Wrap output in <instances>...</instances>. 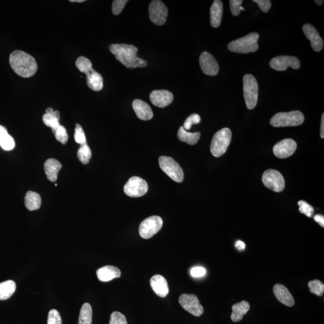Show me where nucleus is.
I'll return each mask as SVG.
<instances>
[{"label": "nucleus", "mask_w": 324, "mask_h": 324, "mask_svg": "<svg viewBox=\"0 0 324 324\" xmlns=\"http://www.w3.org/2000/svg\"><path fill=\"white\" fill-rule=\"evenodd\" d=\"M109 49L115 58L127 68L145 67L147 65V62L137 56L138 49L135 46L111 44L109 46Z\"/></svg>", "instance_id": "obj_1"}, {"label": "nucleus", "mask_w": 324, "mask_h": 324, "mask_svg": "<svg viewBox=\"0 0 324 324\" xmlns=\"http://www.w3.org/2000/svg\"><path fill=\"white\" fill-rule=\"evenodd\" d=\"M9 63L18 75L26 78L34 76L37 70L35 59L27 53L19 50L12 53Z\"/></svg>", "instance_id": "obj_2"}, {"label": "nucleus", "mask_w": 324, "mask_h": 324, "mask_svg": "<svg viewBox=\"0 0 324 324\" xmlns=\"http://www.w3.org/2000/svg\"><path fill=\"white\" fill-rule=\"evenodd\" d=\"M76 66L81 72L86 74L87 83L89 88L95 92H99L104 87V80L101 74L92 67V63L89 59L83 57L77 58Z\"/></svg>", "instance_id": "obj_3"}, {"label": "nucleus", "mask_w": 324, "mask_h": 324, "mask_svg": "<svg viewBox=\"0 0 324 324\" xmlns=\"http://www.w3.org/2000/svg\"><path fill=\"white\" fill-rule=\"evenodd\" d=\"M259 37V34L251 33L240 39L230 42L228 49L231 52L239 53V54L255 52L259 48L258 43Z\"/></svg>", "instance_id": "obj_4"}, {"label": "nucleus", "mask_w": 324, "mask_h": 324, "mask_svg": "<svg viewBox=\"0 0 324 324\" xmlns=\"http://www.w3.org/2000/svg\"><path fill=\"white\" fill-rule=\"evenodd\" d=\"M232 132L228 128H223L214 134L212 139L210 151L214 157H219L225 153L231 141Z\"/></svg>", "instance_id": "obj_5"}, {"label": "nucleus", "mask_w": 324, "mask_h": 324, "mask_svg": "<svg viewBox=\"0 0 324 324\" xmlns=\"http://www.w3.org/2000/svg\"><path fill=\"white\" fill-rule=\"evenodd\" d=\"M304 121L303 113L299 111H294L276 114L271 119L270 124L275 127L297 126L303 124Z\"/></svg>", "instance_id": "obj_6"}, {"label": "nucleus", "mask_w": 324, "mask_h": 324, "mask_svg": "<svg viewBox=\"0 0 324 324\" xmlns=\"http://www.w3.org/2000/svg\"><path fill=\"white\" fill-rule=\"evenodd\" d=\"M243 91L246 107L249 110H253L258 103V84L256 78L251 74L243 77Z\"/></svg>", "instance_id": "obj_7"}, {"label": "nucleus", "mask_w": 324, "mask_h": 324, "mask_svg": "<svg viewBox=\"0 0 324 324\" xmlns=\"http://www.w3.org/2000/svg\"><path fill=\"white\" fill-rule=\"evenodd\" d=\"M158 164L162 171L170 178L177 183H182L184 180V173L180 165L173 158L161 156Z\"/></svg>", "instance_id": "obj_8"}, {"label": "nucleus", "mask_w": 324, "mask_h": 324, "mask_svg": "<svg viewBox=\"0 0 324 324\" xmlns=\"http://www.w3.org/2000/svg\"><path fill=\"white\" fill-rule=\"evenodd\" d=\"M163 220L160 217L152 216L143 220L139 226L140 236L144 239H149L154 236L161 229Z\"/></svg>", "instance_id": "obj_9"}, {"label": "nucleus", "mask_w": 324, "mask_h": 324, "mask_svg": "<svg viewBox=\"0 0 324 324\" xmlns=\"http://www.w3.org/2000/svg\"><path fill=\"white\" fill-rule=\"evenodd\" d=\"M262 180L264 186L274 192H282L285 189V179L281 173L276 170H269L265 171Z\"/></svg>", "instance_id": "obj_10"}, {"label": "nucleus", "mask_w": 324, "mask_h": 324, "mask_svg": "<svg viewBox=\"0 0 324 324\" xmlns=\"http://www.w3.org/2000/svg\"><path fill=\"white\" fill-rule=\"evenodd\" d=\"M148 189L146 181L138 177L130 178L124 187L125 194L132 198H138L144 196Z\"/></svg>", "instance_id": "obj_11"}, {"label": "nucleus", "mask_w": 324, "mask_h": 324, "mask_svg": "<svg viewBox=\"0 0 324 324\" xmlns=\"http://www.w3.org/2000/svg\"><path fill=\"white\" fill-rule=\"evenodd\" d=\"M149 18L157 26H163L166 23L168 11L166 5L159 0L150 3L148 8Z\"/></svg>", "instance_id": "obj_12"}, {"label": "nucleus", "mask_w": 324, "mask_h": 324, "mask_svg": "<svg viewBox=\"0 0 324 324\" xmlns=\"http://www.w3.org/2000/svg\"><path fill=\"white\" fill-rule=\"evenodd\" d=\"M179 303L184 309L195 316H201L204 308L195 295L183 294L179 297Z\"/></svg>", "instance_id": "obj_13"}, {"label": "nucleus", "mask_w": 324, "mask_h": 324, "mask_svg": "<svg viewBox=\"0 0 324 324\" xmlns=\"http://www.w3.org/2000/svg\"><path fill=\"white\" fill-rule=\"evenodd\" d=\"M300 61L297 57L291 56H279L272 59L270 62V67L277 71H285L289 67L294 69L300 67Z\"/></svg>", "instance_id": "obj_14"}, {"label": "nucleus", "mask_w": 324, "mask_h": 324, "mask_svg": "<svg viewBox=\"0 0 324 324\" xmlns=\"http://www.w3.org/2000/svg\"><path fill=\"white\" fill-rule=\"evenodd\" d=\"M199 64L202 71L207 75L216 76L219 73V64L209 52L202 53L199 57Z\"/></svg>", "instance_id": "obj_15"}, {"label": "nucleus", "mask_w": 324, "mask_h": 324, "mask_svg": "<svg viewBox=\"0 0 324 324\" xmlns=\"http://www.w3.org/2000/svg\"><path fill=\"white\" fill-rule=\"evenodd\" d=\"M297 143L292 139H285L274 146L273 152L277 157L285 158L290 157L297 149Z\"/></svg>", "instance_id": "obj_16"}, {"label": "nucleus", "mask_w": 324, "mask_h": 324, "mask_svg": "<svg viewBox=\"0 0 324 324\" xmlns=\"http://www.w3.org/2000/svg\"><path fill=\"white\" fill-rule=\"evenodd\" d=\"M149 99L155 107L163 108L167 107L173 102L174 95L168 90H154L149 95Z\"/></svg>", "instance_id": "obj_17"}, {"label": "nucleus", "mask_w": 324, "mask_h": 324, "mask_svg": "<svg viewBox=\"0 0 324 324\" xmlns=\"http://www.w3.org/2000/svg\"><path fill=\"white\" fill-rule=\"evenodd\" d=\"M303 30L305 36L310 40L311 48L314 51H321L323 47V41L315 28L310 24H306L304 25Z\"/></svg>", "instance_id": "obj_18"}, {"label": "nucleus", "mask_w": 324, "mask_h": 324, "mask_svg": "<svg viewBox=\"0 0 324 324\" xmlns=\"http://www.w3.org/2000/svg\"><path fill=\"white\" fill-rule=\"evenodd\" d=\"M274 294L280 303L288 307H292L295 304L294 297L284 285L277 283L273 287Z\"/></svg>", "instance_id": "obj_19"}, {"label": "nucleus", "mask_w": 324, "mask_h": 324, "mask_svg": "<svg viewBox=\"0 0 324 324\" xmlns=\"http://www.w3.org/2000/svg\"><path fill=\"white\" fill-rule=\"evenodd\" d=\"M134 111L139 119L149 120L153 117V113L150 107L146 102L140 99L134 100L132 104Z\"/></svg>", "instance_id": "obj_20"}, {"label": "nucleus", "mask_w": 324, "mask_h": 324, "mask_svg": "<svg viewBox=\"0 0 324 324\" xmlns=\"http://www.w3.org/2000/svg\"><path fill=\"white\" fill-rule=\"evenodd\" d=\"M150 285L155 294L160 297H167L169 293V287L167 280L161 275H156L152 276L150 279Z\"/></svg>", "instance_id": "obj_21"}, {"label": "nucleus", "mask_w": 324, "mask_h": 324, "mask_svg": "<svg viewBox=\"0 0 324 324\" xmlns=\"http://www.w3.org/2000/svg\"><path fill=\"white\" fill-rule=\"evenodd\" d=\"M121 271L117 267L107 266L100 268L96 272L98 278L103 282H110L121 276Z\"/></svg>", "instance_id": "obj_22"}, {"label": "nucleus", "mask_w": 324, "mask_h": 324, "mask_svg": "<svg viewBox=\"0 0 324 324\" xmlns=\"http://www.w3.org/2000/svg\"><path fill=\"white\" fill-rule=\"evenodd\" d=\"M62 165L60 161L55 158H49L44 164L45 173L48 179L51 182L57 180L58 173L61 169Z\"/></svg>", "instance_id": "obj_23"}, {"label": "nucleus", "mask_w": 324, "mask_h": 324, "mask_svg": "<svg viewBox=\"0 0 324 324\" xmlns=\"http://www.w3.org/2000/svg\"><path fill=\"white\" fill-rule=\"evenodd\" d=\"M223 3L220 0H215L210 9V23L214 28L220 26L223 15Z\"/></svg>", "instance_id": "obj_24"}, {"label": "nucleus", "mask_w": 324, "mask_h": 324, "mask_svg": "<svg viewBox=\"0 0 324 324\" xmlns=\"http://www.w3.org/2000/svg\"><path fill=\"white\" fill-rule=\"evenodd\" d=\"M250 304L247 301H242L233 305L232 312L230 319L233 322H238L242 320L243 316L250 310Z\"/></svg>", "instance_id": "obj_25"}, {"label": "nucleus", "mask_w": 324, "mask_h": 324, "mask_svg": "<svg viewBox=\"0 0 324 324\" xmlns=\"http://www.w3.org/2000/svg\"><path fill=\"white\" fill-rule=\"evenodd\" d=\"M24 201L26 208L30 211L39 209L42 204V199L39 194L33 191L27 193Z\"/></svg>", "instance_id": "obj_26"}, {"label": "nucleus", "mask_w": 324, "mask_h": 324, "mask_svg": "<svg viewBox=\"0 0 324 324\" xmlns=\"http://www.w3.org/2000/svg\"><path fill=\"white\" fill-rule=\"evenodd\" d=\"M16 283L13 280L0 283V300H8L16 291Z\"/></svg>", "instance_id": "obj_27"}, {"label": "nucleus", "mask_w": 324, "mask_h": 324, "mask_svg": "<svg viewBox=\"0 0 324 324\" xmlns=\"http://www.w3.org/2000/svg\"><path fill=\"white\" fill-rule=\"evenodd\" d=\"M179 139L181 141L186 142L189 145H195L197 144L200 139L201 133L199 132L191 133L187 132L184 129L183 127H180L178 134Z\"/></svg>", "instance_id": "obj_28"}, {"label": "nucleus", "mask_w": 324, "mask_h": 324, "mask_svg": "<svg viewBox=\"0 0 324 324\" xmlns=\"http://www.w3.org/2000/svg\"><path fill=\"white\" fill-rule=\"evenodd\" d=\"M93 310L91 305L85 303L80 308L78 324H92Z\"/></svg>", "instance_id": "obj_29"}, {"label": "nucleus", "mask_w": 324, "mask_h": 324, "mask_svg": "<svg viewBox=\"0 0 324 324\" xmlns=\"http://www.w3.org/2000/svg\"><path fill=\"white\" fill-rule=\"evenodd\" d=\"M77 155V158L83 164H89L92 155L91 149L87 144L80 145Z\"/></svg>", "instance_id": "obj_30"}, {"label": "nucleus", "mask_w": 324, "mask_h": 324, "mask_svg": "<svg viewBox=\"0 0 324 324\" xmlns=\"http://www.w3.org/2000/svg\"><path fill=\"white\" fill-rule=\"evenodd\" d=\"M308 286L311 294H315L319 297H321L323 295L324 285L320 280H311L308 283Z\"/></svg>", "instance_id": "obj_31"}, {"label": "nucleus", "mask_w": 324, "mask_h": 324, "mask_svg": "<svg viewBox=\"0 0 324 324\" xmlns=\"http://www.w3.org/2000/svg\"><path fill=\"white\" fill-rule=\"evenodd\" d=\"M52 131L57 141L60 142L61 144H66L68 141V134L64 126L60 125Z\"/></svg>", "instance_id": "obj_32"}, {"label": "nucleus", "mask_w": 324, "mask_h": 324, "mask_svg": "<svg viewBox=\"0 0 324 324\" xmlns=\"http://www.w3.org/2000/svg\"><path fill=\"white\" fill-rule=\"evenodd\" d=\"M74 138L77 144L83 145L87 144V139L82 126L79 124H76L74 129Z\"/></svg>", "instance_id": "obj_33"}, {"label": "nucleus", "mask_w": 324, "mask_h": 324, "mask_svg": "<svg viewBox=\"0 0 324 324\" xmlns=\"http://www.w3.org/2000/svg\"><path fill=\"white\" fill-rule=\"evenodd\" d=\"M59 120L57 118L52 116L51 115L45 114L43 116V121L46 126L51 127L52 130L57 128L60 125Z\"/></svg>", "instance_id": "obj_34"}, {"label": "nucleus", "mask_w": 324, "mask_h": 324, "mask_svg": "<svg viewBox=\"0 0 324 324\" xmlns=\"http://www.w3.org/2000/svg\"><path fill=\"white\" fill-rule=\"evenodd\" d=\"M299 205V211L301 214H304L308 217H311L314 213V208L308 204L307 202L304 201H300L298 202Z\"/></svg>", "instance_id": "obj_35"}, {"label": "nucleus", "mask_w": 324, "mask_h": 324, "mask_svg": "<svg viewBox=\"0 0 324 324\" xmlns=\"http://www.w3.org/2000/svg\"><path fill=\"white\" fill-rule=\"evenodd\" d=\"M0 146L6 151H10L15 148V140L11 135H8L0 141Z\"/></svg>", "instance_id": "obj_36"}, {"label": "nucleus", "mask_w": 324, "mask_h": 324, "mask_svg": "<svg viewBox=\"0 0 324 324\" xmlns=\"http://www.w3.org/2000/svg\"><path fill=\"white\" fill-rule=\"evenodd\" d=\"M242 0H230L229 1L230 9L233 16H238L241 11H245L244 8L241 7Z\"/></svg>", "instance_id": "obj_37"}, {"label": "nucleus", "mask_w": 324, "mask_h": 324, "mask_svg": "<svg viewBox=\"0 0 324 324\" xmlns=\"http://www.w3.org/2000/svg\"><path fill=\"white\" fill-rule=\"evenodd\" d=\"M201 121V117L197 114L190 115L184 123L183 128L186 130L191 129L193 124H199Z\"/></svg>", "instance_id": "obj_38"}, {"label": "nucleus", "mask_w": 324, "mask_h": 324, "mask_svg": "<svg viewBox=\"0 0 324 324\" xmlns=\"http://www.w3.org/2000/svg\"><path fill=\"white\" fill-rule=\"evenodd\" d=\"M109 324H127L126 317L119 311H114L111 314Z\"/></svg>", "instance_id": "obj_39"}, {"label": "nucleus", "mask_w": 324, "mask_h": 324, "mask_svg": "<svg viewBox=\"0 0 324 324\" xmlns=\"http://www.w3.org/2000/svg\"><path fill=\"white\" fill-rule=\"evenodd\" d=\"M47 324H62L60 314L57 310L52 309L49 311Z\"/></svg>", "instance_id": "obj_40"}, {"label": "nucleus", "mask_w": 324, "mask_h": 324, "mask_svg": "<svg viewBox=\"0 0 324 324\" xmlns=\"http://www.w3.org/2000/svg\"><path fill=\"white\" fill-rule=\"evenodd\" d=\"M128 2L127 0H115L113 2V13L115 15H120L122 12L126 3Z\"/></svg>", "instance_id": "obj_41"}, {"label": "nucleus", "mask_w": 324, "mask_h": 324, "mask_svg": "<svg viewBox=\"0 0 324 324\" xmlns=\"http://www.w3.org/2000/svg\"><path fill=\"white\" fill-rule=\"evenodd\" d=\"M253 2L257 3L261 10L264 13H267V12H269L271 6H272V3L270 0H254Z\"/></svg>", "instance_id": "obj_42"}, {"label": "nucleus", "mask_w": 324, "mask_h": 324, "mask_svg": "<svg viewBox=\"0 0 324 324\" xmlns=\"http://www.w3.org/2000/svg\"><path fill=\"white\" fill-rule=\"evenodd\" d=\"M205 274H206V270L201 267H196L193 268L191 270V275L195 278L203 277L205 275Z\"/></svg>", "instance_id": "obj_43"}, {"label": "nucleus", "mask_w": 324, "mask_h": 324, "mask_svg": "<svg viewBox=\"0 0 324 324\" xmlns=\"http://www.w3.org/2000/svg\"><path fill=\"white\" fill-rule=\"evenodd\" d=\"M46 114L52 115L57 118L59 120L60 119V114L58 111H54L51 108H48L46 110Z\"/></svg>", "instance_id": "obj_44"}, {"label": "nucleus", "mask_w": 324, "mask_h": 324, "mask_svg": "<svg viewBox=\"0 0 324 324\" xmlns=\"http://www.w3.org/2000/svg\"><path fill=\"white\" fill-rule=\"evenodd\" d=\"M313 219L315 222L318 223L322 227H324V217L322 215L316 214L313 217Z\"/></svg>", "instance_id": "obj_45"}, {"label": "nucleus", "mask_w": 324, "mask_h": 324, "mask_svg": "<svg viewBox=\"0 0 324 324\" xmlns=\"http://www.w3.org/2000/svg\"><path fill=\"white\" fill-rule=\"evenodd\" d=\"M8 134L7 129H6L5 127L0 125V141H1L3 138H5Z\"/></svg>", "instance_id": "obj_46"}, {"label": "nucleus", "mask_w": 324, "mask_h": 324, "mask_svg": "<svg viewBox=\"0 0 324 324\" xmlns=\"http://www.w3.org/2000/svg\"><path fill=\"white\" fill-rule=\"evenodd\" d=\"M235 247L237 248L238 250H244L246 248V245L244 242L238 240L235 242Z\"/></svg>", "instance_id": "obj_47"}, {"label": "nucleus", "mask_w": 324, "mask_h": 324, "mask_svg": "<svg viewBox=\"0 0 324 324\" xmlns=\"http://www.w3.org/2000/svg\"><path fill=\"white\" fill-rule=\"evenodd\" d=\"M320 137L324 138V114L322 115L321 124H320Z\"/></svg>", "instance_id": "obj_48"}, {"label": "nucleus", "mask_w": 324, "mask_h": 324, "mask_svg": "<svg viewBox=\"0 0 324 324\" xmlns=\"http://www.w3.org/2000/svg\"><path fill=\"white\" fill-rule=\"evenodd\" d=\"M314 2H315L317 5L320 6L323 4V1H322V0H316Z\"/></svg>", "instance_id": "obj_49"}, {"label": "nucleus", "mask_w": 324, "mask_h": 324, "mask_svg": "<svg viewBox=\"0 0 324 324\" xmlns=\"http://www.w3.org/2000/svg\"><path fill=\"white\" fill-rule=\"evenodd\" d=\"M70 2H73V3H83V2H85V0H70Z\"/></svg>", "instance_id": "obj_50"}]
</instances>
